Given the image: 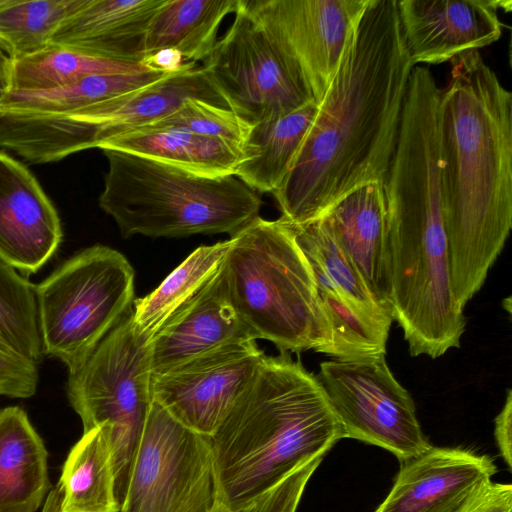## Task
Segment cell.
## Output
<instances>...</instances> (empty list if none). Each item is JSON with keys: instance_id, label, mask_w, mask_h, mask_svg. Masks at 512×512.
<instances>
[{"instance_id": "6da1fadb", "label": "cell", "mask_w": 512, "mask_h": 512, "mask_svg": "<svg viewBox=\"0 0 512 512\" xmlns=\"http://www.w3.org/2000/svg\"><path fill=\"white\" fill-rule=\"evenodd\" d=\"M414 67L396 0H369L291 169L272 193L281 218H321L356 188L384 183Z\"/></svg>"}, {"instance_id": "7a4b0ae2", "label": "cell", "mask_w": 512, "mask_h": 512, "mask_svg": "<svg viewBox=\"0 0 512 512\" xmlns=\"http://www.w3.org/2000/svg\"><path fill=\"white\" fill-rule=\"evenodd\" d=\"M451 63L438 104L440 185L451 288L464 310L512 227V94L479 51Z\"/></svg>"}, {"instance_id": "3957f363", "label": "cell", "mask_w": 512, "mask_h": 512, "mask_svg": "<svg viewBox=\"0 0 512 512\" xmlns=\"http://www.w3.org/2000/svg\"><path fill=\"white\" fill-rule=\"evenodd\" d=\"M383 188L393 319L412 356L435 359L460 347L466 318L451 288L434 106L403 108Z\"/></svg>"}, {"instance_id": "277c9868", "label": "cell", "mask_w": 512, "mask_h": 512, "mask_svg": "<svg viewBox=\"0 0 512 512\" xmlns=\"http://www.w3.org/2000/svg\"><path fill=\"white\" fill-rule=\"evenodd\" d=\"M209 438L223 504L240 512L344 436L317 375L280 352L264 355Z\"/></svg>"}, {"instance_id": "5b68a950", "label": "cell", "mask_w": 512, "mask_h": 512, "mask_svg": "<svg viewBox=\"0 0 512 512\" xmlns=\"http://www.w3.org/2000/svg\"><path fill=\"white\" fill-rule=\"evenodd\" d=\"M222 262L231 302L254 340L280 352L325 353L331 342L311 265L291 226L260 216L230 237Z\"/></svg>"}, {"instance_id": "8992f818", "label": "cell", "mask_w": 512, "mask_h": 512, "mask_svg": "<svg viewBox=\"0 0 512 512\" xmlns=\"http://www.w3.org/2000/svg\"><path fill=\"white\" fill-rule=\"evenodd\" d=\"M103 153L108 171L99 206L123 238L232 236L259 216L260 193L235 175L207 177L126 152Z\"/></svg>"}, {"instance_id": "52a82bcc", "label": "cell", "mask_w": 512, "mask_h": 512, "mask_svg": "<svg viewBox=\"0 0 512 512\" xmlns=\"http://www.w3.org/2000/svg\"><path fill=\"white\" fill-rule=\"evenodd\" d=\"M188 98L228 108L205 68L187 63L151 84L67 114L0 112V147L30 163L59 161L145 127Z\"/></svg>"}, {"instance_id": "ba28073f", "label": "cell", "mask_w": 512, "mask_h": 512, "mask_svg": "<svg viewBox=\"0 0 512 512\" xmlns=\"http://www.w3.org/2000/svg\"><path fill=\"white\" fill-rule=\"evenodd\" d=\"M135 272L119 251L88 247L35 286L44 355L77 370L134 302Z\"/></svg>"}, {"instance_id": "9c48e42d", "label": "cell", "mask_w": 512, "mask_h": 512, "mask_svg": "<svg viewBox=\"0 0 512 512\" xmlns=\"http://www.w3.org/2000/svg\"><path fill=\"white\" fill-rule=\"evenodd\" d=\"M151 377L150 340L136 329L133 308L68 373L67 397L83 431L109 427L120 507L153 401Z\"/></svg>"}, {"instance_id": "30bf717a", "label": "cell", "mask_w": 512, "mask_h": 512, "mask_svg": "<svg viewBox=\"0 0 512 512\" xmlns=\"http://www.w3.org/2000/svg\"><path fill=\"white\" fill-rule=\"evenodd\" d=\"M119 512H228L210 438L152 401Z\"/></svg>"}, {"instance_id": "8fae6325", "label": "cell", "mask_w": 512, "mask_h": 512, "mask_svg": "<svg viewBox=\"0 0 512 512\" xmlns=\"http://www.w3.org/2000/svg\"><path fill=\"white\" fill-rule=\"evenodd\" d=\"M202 66L228 108L248 125L316 103L304 79L240 0L232 24Z\"/></svg>"}, {"instance_id": "7c38bea8", "label": "cell", "mask_w": 512, "mask_h": 512, "mask_svg": "<svg viewBox=\"0 0 512 512\" xmlns=\"http://www.w3.org/2000/svg\"><path fill=\"white\" fill-rule=\"evenodd\" d=\"M385 356L323 361L317 378L344 438L384 448L402 462L431 445L411 395L394 377Z\"/></svg>"}, {"instance_id": "4fadbf2b", "label": "cell", "mask_w": 512, "mask_h": 512, "mask_svg": "<svg viewBox=\"0 0 512 512\" xmlns=\"http://www.w3.org/2000/svg\"><path fill=\"white\" fill-rule=\"evenodd\" d=\"M369 0H240L308 85L317 104Z\"/></svg>"}, {"instance_id": "5bb4252c", "label": "cell", "mask_w": 512, "mask_h": 512, "mask_svg": "<svg viewBox=\"0 0 512 512\" xmlns=\"http://www.w3.org/2000/svg\"><path fill=\"white\" fill-rule=\"evenodd\" d=\"M264 355L255 340L216 348L152 375V399L183 425L210 437Z\"/></svg>"}, {"instance_id": "9a60e30c", "label": "cell", "mask_w": 512, "mask_h": 512, "mask_svg": "<svg viewBox=\"0 0 512 512\" xmlns=\"http://www.w3.org/2000/svg\"><path fill=\"white\" fill-rule=\"evenodd\" d=\"M500 0H400L397 11L408 56L418 63L440 64L496 42L502 34Z\"/></svg>"}, {"instance_id": "2e32d148", "label": "cell", "mask_w": 512, "mask_h": 512, "mask_svg": "<svg viewBox=\"0 0 512 512\" xmlns=\"http://www.w3.org/2000/svg\"><path fill=\"white\" fill-rule=\"evenodd\" d=\"M401 464L375 512H464L497 471L486 455L433 446Z\"/></svg>"}, {"instance_id": "e0dca14e", "label": "cell", "mask_w": 512, "mask_h": 512, "mask_svg": "<svg viewBox=\"0 0 512 512\" xmlns=\"http://www.w3.org/2000/svg\"><path fill=\"white\" fill-rule=\"evenodd\" d=\"M62 236L58 213L36 178L0 152V259L33 274L55 254Z\"/></svg>"}, {"instance_id": "ac0fdd59", "label": "cell", "mask_w": 512, "mask_h": 512, "mask_svg": "<svg viewBox=\"0 0 512 512\" xmlns=\"http://www.w3.org/2000/svg\"><path fill=\"white\" fill-rule=\"evenodd\" d=\"M248 340L254 338L231 302L221 264L151 339L152 375L165 373L216 348Z\"/></svg>"}, {"instance_id": "d6986e66", "label": "cell", "mask_w": 512, "mask_h": 512, "mask_svg": "<svg viewBox=\"0 0 512 512\" xmlns=\"http://www.w3.org/2000/svg\"><path fill=\"white\" fill-rule=\"evenodd\" d=\"M164 0H83L50 44L95 57L142 63L148 26Z\"/></svg>"}, {"instance_id": "ffe728a7", "label": "cell", "mask_w": 512, "mask_h": 512, "mask_svg": "<svg viewBox=\"0 0 512 512\" xmlns=\"http://www.w3.org/2000/svg\"><path fill=\"white\" fill-rule=\"evenodd\" d=\"M322 218L359 272L374 300L393 317L383 184L373 182L356 188L333 204Z\"/></svg>"}, {"instance_id": "44dd1931", "label": "cell", "mask_w": 512, "mask_h": 512, "mask_svg": "<svg viewBox=\"0 0 512 512\" xmlns=\"http://www.w3.org/2000/svg\"><path fill=\"white\" fill-rule=\"evenodd\" d=\"M48 452L26 412L0 410V512H36L50 487Z\"/></svg>"}, {"instance_id": "7402d4cb", "label": "cell", "mask_w": 512, "mask_h": 512, "mask_svg": "<svg viewBox=\"0 0 512 512\" xmlns=\"http://www.w3.org/2000/svg\"><path fill=\"white\" fill-rule=\"evenodd\" d=\"M99 148L142 156L207 177L234 175L242 160L240 145L166 128L132 130L103 142Z\"/></svg>"}, {"instance_id": "603a6c76", "label": "cell", "mask_w": 512, "mask_h": 512, "mask_svg": "<svg viewBox=\"0 0 512 512\" xmlns=\"http://www.w3.org/2000/svg\"><path fill=\"white\" fill-rule=\"evenodd\" d=\"M317 109L318 104L310 103L250 125L234 175L258 193H273L291 169Z\"/></svg>"}, {"instance_id": "cb8c5ba5", "label": "cell", "mask_w": 512, "mask_h": 512, "mask_svg": "<svg viewBox=\"0 0 512 512\" xmlns=\"http://www.w3.org/2000/svg\"><path fill=\"white\" fill-rule=\"evenodd\" d=\"M237 6L238 0H164L148 26L145 58L173 50L187 63L204 61L217 42L223 19Z\"/></svg>"}, {"instance_id": "d4e9b609", "label": "cell", "mask_w": 512, "mask_h": 512, "mask_svg": "<svg viewBox=\"0 0 512 512\" xmlns=\"http://www.w3.org/2000/svg\"><path fill=\"white\" fill-rule=\"evenodd\" d=\"M60 512H119L109 427L83 432L71 448L58 484Z\"/></svg>"}, {"instance_id": "484cf974", "label": "cell", "mask_w": 512, "mask_h": 512, "mask_svg": "<svg viewBox=\"0 0 512 512\" xmlns=\"http://www.w3.org/2000/svg\"><path fill=\"white\" fill-rule=\"evenodd\" d=\"M3 66L6 92L45 91L92 75L153 69L143 63L107 60L54 44L20 58L5 57Z\"/></svg>"}, {"instance_id": "4316f807", "label": "cell", "mask_w": 512, "mask_h": 512, "mask_svg": "<svg viewBox=\"0 0 512 512\" xmlns=\"http://www.w3.org/2000/svg\"><path fill=\"white\" fill-rule=\"evenodd\" d=\"M159 69L131 73L97 74L75 83L45 91H8L0 112L62 115L151 84L166 74Z\"/></svg>"}, {"instance_id": "83f0119b", "label": "cell", "mask_w": 512, "mask_h": 512, "mask_svg": "<svg viewBox=\"0 0 512 512\" xmlns=\"http://www.w3.org/2000/svg\"><path fill=\"white\" fill-rule=\"evenodd\" d=\"M290 226L308 261L320 268L338 294L359 315L388 334L394 321L393 317L374 300L325 219L321 217L304 225Z\"/></svg>"}, {"instance_id": "f1b7e54d", "label": "cell", "mask_w": 512, "mask_h": 512, "mask_svg": "<svg viewBox=\"0 0 512 512\" xmlns=\"http://www.w3.org/2000/svg\"><path fill=\"white\" fill-rule=\"evenodd\" d=\"M230 240L195 249L150 294L135 299L133 321L151 341L165 321L194 296L221 266Z\"/></svg>"}, {"instance_id": "f546056e", "label": "cell", "mask_w": 512, "mask_h": 512, "mask_svg": "<svg viewBox=\"0 0 512 512\" xmlns=\"http://www.w3.org/2000/svg\"><path fill=\"white\" fill-rule=\"evenodd\" d=\"M82 2L0 0V51L16 59L44 49L62 21Z\"/></svg>"}, {"instance_id": "4dcf8cb0", "label": "cell", "mask_w": 512, "mask_h": 512, "mask_svg": "<svg viewBox=\"0 0 512 512\" xmlns=\"http://www.w3.org/2000/svg\"><path fill=\"white\" fill-rule=\"evenodd\" d=\"M310 265L316 281L319 304L331 336L325 354L338 360L386 355L388 334L359 315L338 294L320 268L312 263Z\"/></svg>"}, {"instance_id": "1f68e13d", "label": "cell", "mask_w": 512, "mask_h": 512, "mask_svg": "<svg viewBox=\"0 0 512 512\" xmlns=\"http://www.w3.org/2000/svg\"><path fill=\"white\" fill-rule=\"evenodd\" d=\"M0 335L10 349L39 365L44 357L35 285L0 259Z\"/></svg>"}, {"instance_id": "d6a6232c", "label": "cell", "mask_w": 512, "mask_h": 512, "mask_svg": "<svg viewBox=\"0 0 512 512\" xmlns=\"http://www.w3.org/2000/svg\"><path fill=\"white\" fill-rule=\"evenodd\" d=\"M145 127L175 129L241 146L250 125L226 107L188 98L172 113Z\"/></svg>"}, {"instance_id": "836d02e7", "label": "cell", "mask_w": 512, "mask_h": 512, "mask_svg": "<svg viewBox=\"0 0 512 512\" xmlns=\"http://www.w3.org/2000/svg\"><path fill=\"white\" fill-rule=\"evenodd\" d=\"M322 458L318 457L300 466L240 512H295L305 486Z\"/></svg>"}, {"instance_id": "e575fe53", "label": "cell", "mask_w": 512, "mask_h": 512, "mask_svg": "<svg viewBox=\"0 0 512 512\" xmlns=\"http://www.w3.org/2000/svg\"><path fill=\"white\" fill-rule=\"evenodd\" d=\"M38 382V365L0 349V396L32 397L36 393Z\"/></svg>"}, {"instance_id": "d590c367", "label": "cell", "mask_w": 512, "mask_h": 512, "mask_svg": "<svg viewBox=\"0 0 512 512\" xmlns=\"http://www.w3.org/2000/svg\"><path fill=\"white\" fill-rule=\"evenodd\" d=\"M511 484L491 482L464 512H511Z\"/></svg>"}, {"instance_id": "8d00e7d4", "label": "cell", "mask_w": 512, "mask_h": 512, "mask_svg": "<svg viewBox=\"0 0 512 512\" xmlns=\"http://www.w3.org/2000/svg\"><path fill=\"white\" fill-rule=\"evenodd\" d=\"M495 439L501 456L511 470V443H512V391L507 390L503 408L495 418Z\"/></svg>"}, {"instance_id": "74e56055", "label": "cell", "mask_w": 512, "mask_h": 512, "mask_svg": "<svg viewBox=\"0 0 512 512\" xmlns=\"http://www.w3.org/2000/svg\"><path fill=\"white\" fill-rule=\"evenodd\" d=\"M60 500L61 495L57 487L49 494L43 512H60Z\"/></svg>"}, {"instance_id": "f35d334b", "label": "cell", "mask_w": 512, "mask_h": 512, "mask_svg": "<svg viewBox=\"0 0 512 512\" xmlns=\"http://www.w3.org/2000/svg\"><path fill=\"white\" fill-rule=\"evenodd\" d=\"M5 55L0 51V102L6 92V82H5V76H4V60Z\"/></svg>"}, {"instance_id": "ab89813d", "label": "cell", "mask_w": 512, "mask_h": 512, "mask_svg": "<svg viewBox=\"0 0 512 512\" xmlns=\"http://www.w3.org/2000/svg\"><path fill=\"white\" fill-rule=\"evenodd\" d=\"M0 349H1V350H4V351H7V352L14 353V352L10 349L9 345L6 343V341L3 339V337H2L1 335H0ZM14 354H16V353H14ZM19 356H20V355H19Z\"/></svg>"}]
</instances>
